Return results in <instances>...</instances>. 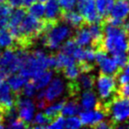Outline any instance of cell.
Returning a JSON list of instances; mask_svg holds the SVG:
<instances>
[{"instance_id": "1", "label": "cell", "mask_w": 129, "mask_h": 129, "mask_svg": "<svg viewBox=\"0 0 129 129\" xmlns=\"http://www.w3.org/2000/svg\"><path fill=\"white\" fill-rule=\"evenodd\" d=\"M95 109L103 111L110 118L114 127L129 119V99L117 94L110 102L103 104L98 102Z\"/></svg>"}, {"instance_id": "2", "label": "cell", "mask_w": 129, "mask_h": 129, "mask_svg": "<svg viewBox=\"0 0 129 129\" xmlns=\"http://www.w3.org/2000/svg\"><path fill=\"white\" fill-rule=\"evenodd\" d=\"M104 46L107 52L113 55L127 50L129 37L123 27L113 26L104 20Z\"/></svg>"}, {"instance_id": "3", "label": "cell", "mask_w": 129, "mask_h": 129, "mask_svg": "<svg viewBox=\"0 0 129 129\" xmlns=\"http://www.w3.org/2000/svg\"><path fill=\"white\" fill-rule=\"evenodd\" d=\"M73 27L67 23L59 21H50L44 34L40 38L45 47L50 50H57L64 40L73 36Z\"/></svg>"}, {"instance_id": "4", "label": "cell", "mask_w": 129, "mask_h": 129, "mask_svg": "<svg viewBox=\"0 0 129 129\" xmlns=\"http://www.w3.org/2000/svg\"><path fill=\"white\" fill-rule=\"evenodd\" d=\"M97 90L99 95V102L104 104L110 102L118 92L117 79L115 76L108 75L100 73L96 79Z\"/></svg>"}, {"instance_id": "5", "label": "cell", "mask_w": 129, "mask_h": 129, "mask_svg": "<svg viewBox=\"0 0 129 129\" xmlns=\"http://www.w3.org/2000/svg\"><path fill=\"white\" fill-rule=\"evenodd\" d=\"M95 62L99 64L102 74L117 77L119 71L121 70V68L118 67L115 59L113 58V57H108V52L104 49L96 50Z\"/></svg>"}, {"instance_id": "6", "label": "cell", "mask_w": 129, "mask_h": 129, "mask_svg": "<svg viewBox=\"0 0 129 129\" xmlns=\"http://www.w3.org/2000/svg\"><path fill=\"white\" fill-rule=\"evenodd\" d=\"M77 9L88 24L98 22L103 20L97 11L95 0H78Z\"/></svg>"}, {"instance_id": "7", "label": "cell", "mask_w": 129, "mask_h": 129, "mask_svg": "<svg viewBox=\"0 0 129 129\" xmlns=\"http://www.w3.org/2000/svg\"><path fill=\"white\" fill-rule=\"evenodd\" d=\"M16 107L18 110L19 118L23 119L27 123L30 124L31 126V122L33 120V116L36 109L34 102L28 98H22L21 96H20L17 100Z\"/></svg>"}, {"instance_id": "8", "label": "cell", "mask_w": 129, "mask_h": 129, "mask_svg": "<svg viewBox=\"0 0 129 129\" xmlns=\"http://www.w3.org/2000/svg\"><path fill=\"white\" fill-rule=\"evenodd\" d=\"M105 116L106 114L104 111L97 109H95V111L84 110L80 112V118H81L83 125H89L91 127L104 120Z\"/></svg>"}, {"instance_id": "9", "label": "cell", "mask_w": 129, "mask_h": 129, "mask_svg": "<svg viewBox=\"0 0 129 129\" xmlns=\"http://www.w3.org/2000/svg\"><path fill=\"white\" fill-rule=\"evenodd\" d=\"M61 20L75 29H78L80 27H83L84 25H86V24H88L82 15L80 13L74 12V10L67 12L62 11Z\"/></svg>"}, {"instance_id": "10", "label": "cell", "mask_w": 129, "mask_h": 129, "mask_svg": "<svg viewBox=\"0 0 129 129\" xmlns=\"http://www.w3.org/2000/svg\"><path fill=\"white\" fill-rule=\"evenodd\" d=\"M64 89V81L59 78H55L54 80H52V81L49 85L48 88L45 90V99L50 104L62 95Z\"/></svg>"}, {"instance_id": "11", "label": "cell", "mask_w": 129, "mask_h": 129, "mask_svg": "<svg viewBox=\"0 0 129 129\" xmlns=\"http://www.w3.org/2000/svg\"><path fill=\"white\" fill-rule=\"evenodd\" d=\"M129 16V0H117L113 6L109 17L124 20Z\"/></svg>"}, {"instance_id": "12", "label": "cell", "mask_w": 129, "mask_h": 129, "mask_svg": "<svg viewBox=\"0 0 129 129\" xmlns=\"http://www.w3.org/2000/svg\"><path fill=\"white\" fill-rule=\"evenodd\" d=\"M62 9L58 0H47L45 5V19L50 21L61 20Z\"/></svg>"}, {"instance_id": "13", "label": "cell", "mask_w": 129, "mask_h": 129, "mask_svg": "<svg viewBox=\"0 0 129 129\" xmlns=\"http://www.w3.org/2000/svg\"><path fill=\"white\" fill-rule=\"evenodd\" d=\"M73 36L79 46H88L92 43V36L88 27V24H86L83 27L76 29L75 34Z\"/></svg>"}, {"instance_id": "14", "label": "cell", "mask_w": 129, "mask_h": 129, "mask_svg": "<svg viewBox=\"0 0 129 129\" xmlns=\"http://www.w3.org/2000/svg\"><path fill=\"white\" fill-rule=\"evenodd\" d=\"M27 7L22 6V7L15 8V10H13L11 16H10L7 28L8 29H14V28H17V27H20L21 22L23 21L25 17L27 16Z\"/></svg>"}, {"instance_id": "15", "label": "cell", "mask_w": 129, "mask_h": 129, "mask_svg": "<svg viewBox=\"0 0 129 129\" xmlns=\"http://www.w3.org/2000/svg\"><path fill=\"white\" fill-rule=\"evenodd\" d=\"M75 57L74 56L68 55L64 52L59 50L57 53H56V67L54 71L57 72V74H61V71L64 68V67H68L70 64L76 63Z\"/></svg>"}, {"instance_id": "16", "label": "cell", "mask_w": 129, "mask_h": 129, "mask_svg": "<svg viewBox=\"0 0 129 129\" xmlns=\"http://www.w3.org/2000/svg\"><path fill=\"white\" fill-rule=\"evenodd\" d=\"M99 99H97L95 92L92 90H85L81 96V105L84 110L95 109Z\"/></svg>"}, {"instance_id": "17", "label": "cell", "mask_w": 129, "mask_h": 129, "mask_svg": "<svg viewBox=\"0 0 129 129\" xmlns=\"http://www.w3.org/2000/svg\"><path fill=\"white\" fill-rule=\"evenodd\" d=\"M1 48L18 50L16 41L7 27H0V49Z\"/></svg>"}, {"instance_id": "18", "label": "cell", "mask_w": 129, "mask_h": 129, "mask_svg": "<svg viewBox=\"0 0 129 129\" xmlns=\"http://www.w3.org/2000/svg\"><path fill=\"white\" fill-rule=\"evenodd\" d=\"M27 78L19 73L18 74H13L12 75H10L8 77L7 82L9 84V86L11 87L12 90L14 93L20 95V92H21L23 87L25 86V84L27 83Z\"/></svg>"}, {"instance_id": "19", "label": "cell", "mask_w": 129, "mask_h": 129, "mask_svg": "<svg viewBox=\"0 0 129 129\" xmlns=\"http://www.w3.org/2000/svg\"><path fill=\"white\" fill-rule=\"evenodd\" d=\"M77 81L81 88V91L85 90H92L95 87V77L91 73H81L77 78Z\"/></svg>"}, {"instance_id": "20", "label": "cell", "mask_w": 129, "mask_h": 129, "mask_svg": "<svg viewBox=\"0 0 129 129\" xmlns=\"http://www.w3.org/2000/svg\"><path fill=\"white\" fill-rule=\"evenodd\" d=\"M95 3L99 15L103 19H106L111 13L115 4V0H95Z\"/></svg>"}, {"instance_id": "21", "label": "cell", "mask_w": 129, "mask_h": 129, "mask_svg": "<svg viewBox=\"0 0 129 129\" xmlns=\"http://www.w3.org/2000/svg\"><path fill=\"white\" fill-rule=\"evenodd\" d=\"M66 102H67L66 100H61L59 102L56 103V104H52V105H49L45 109L44 114L50 118V120L51 122L61 114V111H62Z\"/></svg>"}, {"instance_id": "22", "label": "cell", "mask_w": 129, "mask_h": 129, "mask_svg": "<svg viewBox=\"0 0 129 129\" xmlns=\"http://www.w3.org/2000/svg\"><path fill=\"white\" fill-rule=\"evenodd\" d=\"M81 69L80 64L78 62L72 64L68 67H64L62 71H61V74H64V76L67 78L69 81H73V80H76L80 76V74H81Z\"/></svg>"}, {"instance_id": "23", "label": "cell", "mask_w": 129, "mask_h": 129, "mask_svg": "<svg viewBox=\"0 0 129 129\" xmlns=\"http://www.w3.org/2000/svg\"><path fill=\"white\" fill-rule=\"evenodd\" d=\"M81 105L78 104L76 100H71L68 102H66L64 104L62 111H61V115L63 116H73V115L78 114L81 112Z\"/></svg>"}, {"instance_id": "24", "label": "cell", "mask_w": 129, "mask_h": 129, "mask_svg": "<svg viewBox=\"0 0 129 129\" xmlns=\"http://www.w3.org/2000/svg\"><path fill=\"white\" fill-rule=\"evenodd\" d=\"M52 77V72L50 69H48V70L44 71L43 73H42L41 74H39L36 77L33 78V81H34L35 84H36V88L38 89H42L44 87H46V85L48 84L50 81Z\"/></svg>"}, {"instance_id": "25", "label": "cell", "mask_w": 129, "mask_h": 129, "mask_svg": "<svg viewBox=\"0 0 129 129\" xmlns=\"http://www.w3.org/2000/svg\"><path fill=\"white\" fill-rule=\"evenodd\" d=\"M51 123L50 118L44 113H37L35 118L31 122V127L35 128H44Z\"/></svg>"}, {"instance_id": "26", "label": "cell", "mask_w": 129, "mask_h": 129, "mask_svg": "<svg viewBox=\"0 0 129 129\" xmlns=\"http://www.w3.org/2000/svg\"><path fill=\"white\" fill-rule=\"evenodd\" d=\"M27 12L29 13V14L36 17V18L43 19V15L45 13V6L43 5V3L41 2L34 3L28 7Z\"/></svg>"}, {"instance_id": "27", "label": "cell", "mask_w": 129, "mask_h": 129, "mask_svg": "<svg viewBox=\"0 0 129 129\" xmlns=\"http://www.w3.org/2000/svg\"><path fill=\"white\" fill-rule=\"evenodd\" d=\"M78 46H79V45L77 44L76 41L74 40V36H72V37H70L69 39H67V41H66V43H63L62 46L60 47V51L73 56Z\"/></svg>"}, {"instance_id": "28", "label": "cell", "mask_w": 129, "mask_h": 129, "mask_svg": "<svg viewBox=\"0 0 129 129\" xmlns=\"http://www.w3.org/2000/svg\"><path fill=\"white\" fill-rule=\"evenodd\" d=\"M36 90H37V88L36 87V84H35L34 81L31 79L27 81V83L25 84V86L23 87L21 92H20V95L29 98V97L33 96L35 95Z\"/></svg>"}, {"instance_id": "29", "label": "cell", "mask_w": 129, "mask_h": 129, "mask_svg": "<svg viewBox=\"0 0 129 129\" xmlns=\"http://www.w3.org/2000/svg\"><path fill=\"white\" fill-rule=\"evenodd\" d=\"M116 79L118 83V86L129 82V62L127 63L125 67L121 68V70L117 75Z\"/></svg>"}, {"instance_id": "30", "label": "cell", "mask_w": 129, "mask_h": 129, "mask_svg": "<svg viewBox=\"0 0 129 129\" xmlns=\"http://www.w3.org/2000/svg\"><path fill=\"white\" fill-rule=\"evenodd\" d=\"M113 58L115 59V61L117 62V64H118V67L120 68H123L124 67L126 66V64L129 62V57L127 53H125V51L122 52H118L112 55Z\"/></svg>"}, {"instance_id": "31", "label": "cell", "mask_w": 129, "mask_h": 129, "mask_svg": "<svg viewBox=\"0 0 129 129\" xmlns=\"http://www.w3.org/2000/svg\"><path fill=\"white\" fill-rule=\"evenodd\" d=\"M83 125L82 122H81V118H77V117L74 116H69V118H67L66 119V123H64V127L67 128H80Z\"/></svg>"}, {"instance_id": "32", "label": "cell", "mask_w": 129, "mask_h": 129, "mask_svg": "<svg viewBox=\"0 0 129 129\" xmlns=\"http://www.w3.org/2000/svg\"><path fill=\"white\" fill-rule=\"evenodd\" d=\"M60 7L63 12L71 11L75 7L78 0H58Z\"/></svg>"}, {"instance_id": "33", "label": "cell", "mask_w": 129, "mask_h": 129, "mask_svg": "<svg viewBox=\"0 0 129 129\" xmlns=\"http://www.w3.org/2000/svg\"><path fill=\"white\" fill-rule=\"evenodd\" d=\"M64 123H66V120H64L63 115H59L56 119H54L50 125H48V128H57V129H60V128H64Z\"/></svg>"}, {"instance_id": "34", "label": "cell", "mask_w": 129, "mask_h": 129, "mask_svg": "<svg viewBox=\"0 0 129 129\" xmlns=\"http://www.w3.org/2000/svg\"><path fill=\"white\" fill-rule=\"evenodd\" d=\"M117 94L121 96L126 97L129 99V82L125 83V84H122L119 85L118 87V92Z\"/></svg>"}, {"instance_id": "35", "label": "cell", "mask_w": 129, "mask_h": 129, "mask_svg": "<svg viewBox=\"0 0 129 129\" xmlns=\"http://www.w3.org/2000/svg\"><path fill=\"white\" fill-rule=\"evenodd\" d=\"M6 2L8 5H10L13 8H19L23 6L22 0H6Z\"/></svg>"}, {"instance_id": "36", "label": "cell", "mask_w": 129, "mask_h": 129, "mask_svg": "<svg viewBox=\"0 0 129 129\" xmlns=\"http://www.w3.org/2000/svg\"><path fill=\"white\" fill-rule=\"evenodd\" d=\"M8 77H9L8 74H6L3 69L0 68V87H1V85L6 81V79H8Z\"/></svg>"}, {"instance_id": "37", "label": "cell", "mask_w": 129, "mask_h": 129, "mask_svg": "<svg viewBox=\"0 0 129 129\" xmlns=\"http://www.w3.org/2000/svg\"><path fill=\"white\" fill-rule=\"evenodd\" d=\"M36 2V0H22V3H23L24 7H29L31 5H33Z\"/></svg>"}, {"instance_id": "38", "label": "cell", "mask_w": 129, "mask_h": 129, "mask_svg": "<svg viewBox=\"0 0 129 129\" xmlns=\"http://www.w3.org/2000/svg\"><path fill=\"white\" fill-rule=\"evenodd\" d=\"M4 115H3V113L0 111V128H2V127H4L5 125H3V122H4Z\"/></svg>"}, {"instance_id": "39", "label": "cell", "mask_w": 129, "mask_h": 129, "mask_svg": "<svg viewBox=\"0 0 129 129\" xmlns=\"http://www.w3.org/2000/svg\"><path fill=\"white\" fill-rule=\"evenodd\" d=\"M2 9H3V3H0V17H1V14H2Z\"/></svg>"}, {"instance_id": "40", "label": "cell", "mask_w": 129, "mask_h": 129, "mask_svg": "<svg viewBox=\"0 0 129 129\" xmlns=\"http://www.w3.org/2000/svg\"><path fill=\"white\" fill-rule=\"evenodd\" d=\"M0 111L3 113V106H2V104H1V103H0Z\"/></svg>"}, {"instance_id": "41", "label": "cell", "mask_w": 129, "mask_h": 129, "mask_svg": "<svg viewBox=\"0 0 129 129\" xmlns=\"http://www.w3.org/2000/svg\"><path fill=\"white\" fill-rule=\"evenodd\" d=\"M38 2H41V3H44V2H46L47 0H37Z\"/></svg>"}, {"instance_id": "42", "label": "cell", "mask_w": 129, "mask_h": 129, "mask_svg": "<svg viewBox=\"0 0 129 129\" xmlns=\"http://www.w3.org/2000/svg\"><path fill=\"white\" fill-rule=\"evenodd\" d=\"M2 55H3V52L0 50V59H1V57H2Z\"/></svg>"}, {"instance_id": "43", "label": "cell", "mask_w": 129, "mask_h": 129, "mask_svg": "<svg viewBox=\"0 0 129 129\" xmlns=\"http://www.w3.org/2000/svg\"><path fill=\"white\" fill-rule=\"evenodd\" d=\"M127 55H128V57H129V46H128V49H127Z\"/></svg>"}, {"instance_id": "44", "label": "cell", "mask_w": 129, "mask_h": 129, "mask_svg": "<svg viewBox=\"0 0 129 129\" xmlns=\"http://www.w3.org/2000/svg\"><path fill=\"white\" fill-rule=\"evenodd\" d=\"M127 125V127H129V123H128V124H127V125Z\"/></svg>"}]
</instances>
